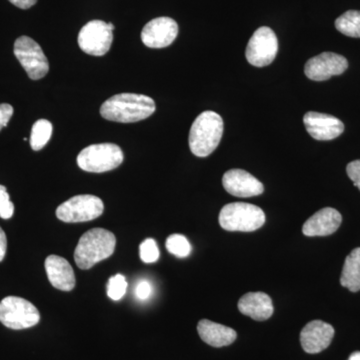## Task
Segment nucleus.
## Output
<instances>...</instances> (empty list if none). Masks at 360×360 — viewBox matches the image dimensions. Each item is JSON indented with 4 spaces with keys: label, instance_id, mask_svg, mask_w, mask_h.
I'll return each mask as SVG.
<instances>
[{
    "label": "nucleus",
    "instance_id": "1",
    "mask_svg": "<svg viewBox=\"0 0 360 360\" xmlns=\"http://www.w3.org/2000/svg\"><path fill=\"white\" fill-rule=\"evenodd\" d=\"M155 111V103L143 94H120L110 97L101 108V115L110 122L131 123L146 120Z\"/></svg>",
    "mask_w": 360,
    "mask_h": 360
},
{
    "label": "nucleus",
    "instance_id": "2",
    "mask_svg": "<svg viewBox=\"0 0 360 360\" xmlns=\"http://www.w3.org/2000/svg\"><path fill=\"white\" fill-rule=\"evenodd\" d=\"M224 120L214 111H203L196 117L189 132V148L198 158L212 155L224 134Z\"/></svg>",
    "mask_w": 360,
    "mask_h": 360
},
{
    "label": "nucleus",
    "instance_id": "3",
    "mask_svg": "<svg viewBox=\"0 0 360 360\" xmlns=\"http://www.w3.org/2000/svg\"><path fill=\"white\" fill-rule=\"evenodd\" d=\"M116 238L112 232L94 229L80 238L75 251V264L80 269H89L115 252Z\"/></svg>",
    "mask_w": 360,
    "mask_h": 360
},
{
    "label": "nucleus",
    "instance_id": "4",
    "mask_svg": "<svg viewBox=\"0 0 360 360\" xmlns=\"http://www.w3.org/2000/svg\"><path fill=\"white\" fill-rule=\"evenodd\" d=\"M264 224V210L250 203H229L219 213L220 226L227 231H255Z\"/></svg>",
    "mask_w": 360,
    "mask_h": 360
},
{
    "label": "nucleus",
    "instance_id": "5",
    "mask_svg": "<svg viewBox=\"0 0 360 360\" xmlns=\"http://www.w3.org/2000/svg\"><path fill=\"white\" fill-rule=\"evenodd\" d=\"M122 161V148L113 143L92 144L77 156L78 167L84 172L96 174L115 169Z\"/></svg>",
    "mask_w": 360,
    "mask_h": 360
},
{
    "label": "nucleus",
    "instance_id": "6",
    "mask_svg": "<svg viewBox=\"0 0 360 360\" xmlns=\"http://www.w3.org/2000/svg\"><path fill=\"white\" fill-rule=\"evenodd\" d=\"M39 309L32 302L18 296H7L0 302V322L7 328L20 330L37 326Z\"/></svg>",
    "mask_w": 360,
    "mask_h": 360
},
{
    "label": "nucleus",
    "instance_id": "7",
    "mask_svg": "<svg viewBox=\"0 0 360 360\" xmlns=\"http://www.w3.org/2000/svg\"><path fill=\"white\" fill-rule=\"evenodd\" d=\"M103 212L104 205L101 198L84 194L71 198L59 205L56 217L66 224H77L98 219Z\"/></svg>",
    "mask_w": 360,
    "mask_h": 360
},
{
    "label": "nucleus",
    "instance_id": "8",
    "mask_svg": "<svg viewBox=\"0 0 360 360\" xmlns=\"http://www.w3.org/2000/svg\"><path fill=\"white\" fill-rule=\"evenodd\" d=\"M115 25L103 20L89 21L78 34V45L89 56H103L112 44Z\"/></svg>",
    "mask_w": 360,
    "mask_h": 360
},
{
    "label": "nucleus",
    "instance_id": "9",
    "mask_svg": "<svg viewBox=\"0 0 360 360\" xmlns=\"http://www.w3.org/2000/svg\"><path fill=\"white\" fill-rule=\"evenodd\" d=\"M14 54L30 79H41L49 73V65L40 45L28 37H20L14 44Z\"/></svg>",
    "mask_w": 360,
    "mask_h": 360
},
{
    "label": "nucleus",
    "instance_id": "10",
    "mask_svg": "<svg viewBox=\"0 0 360 360\" xmlns=\"http://www.w3.org/2000/svg\"><path fill=\"white\" fill-rule=\"evenodd\" d=\"M278 40L271 28L262 26L253 33L246 47L245 56L251 65L264 68L276 58Z\"/></svg>",
    "mask_w": 360,
    "mask_h": 360
},
{
    "label": "nucleus",
    "instance_id": "11",
    "mask_svg": "<svg viewBox=\"0 0 360 360\" xmlns=\"http://www.w3.org/2000/svg\"><path fill=\"white\" fill-rule=\"evenodd\" d=\"M347 59L333 52H323L307 61L305 75L314 82H324L335 75H342L347 70Z\"/></svg>",
    "mask_w": 360,
    "mask_h": 360
},
{
    "label": "nucleus",
    "instance_id": "12",
    "mask_svg": "<svg viewBox=\"0 0 360 360\" xmlns=\"http://www.w3.org/2000/svg\"><path fill=\"white\" fill-rule=\"evenodd\" d=\"M179 34L176 21L170 18H158L149 21L141 32V40L150 49L169 46Z\"/></svg>",
    "mask_w": 360,
    "mask_h": 360
},
{
    "label": "nucleus",
    "instance_id": "13",
    "mask_svg": "<svg viewBox=\"0 0 360 360\" xmlns=\"http://www.w3.org/2000/svg\"><path fill=\"white\" fill-rule=\"evenodd\" d=\"M305 129L316 141H333L345 131V124L335 116L309 111L303 117Z\"/></svg>",
    "mask_w": 360,
    "mask_h": 360
},
{
    "label": "nucleus",
    "instance_id": "14",
    "mask_svg": "<svg viewBox=\"0 0 360 360\" xmlns=\"http://www.w3.org/2000/svg\"><path fill=\"white\" fill-rule=\"evenodd\" d=\"M222 184L227 193L236 198H252L264 191V184L243 169H231L225 172Z\"/></svg>",
    "mask_w": 360,
    "mask_h": 360
},
{
    "label": "nucleus",
    "instance_id": "15",
    "mask_svg": "<svg viewBox=\"0 0 360 360\" xmlns=\"http://www.w3.org/2000/svg\"><path fill=\"white\" fill-rule=\"evenodd\" d=\"M335 336V328L321 321H310L300 333V342L307 354H315L323 352L330 345Z\"/></svg>",
    "mask_w": 360,
    "mask_h": 360
},
{
    "label": "nucleus",
    "instance_id": "16",
    "mask_svg": "<svg viewBox=\"0 0 360 360\" xmlns=\"http://www.w3.org/2000/svg\"><path fill=\"white\" fill-rule=\"evenodd\" d=\"M342 217L335 208H322L303 224L302 232L307 236H328L340 229Z\"/></svg>",
    "mask_w": 360,
    "mask_h": 360
},
{
    "label": "nucleus",
    "instance_id": "17",
    "mask_svg": "<svg viewBox=\"0 0 360 360\" xmlns=\"http://www.w3.org/2000/svg\"><path fill=\"white\" fill-rule=\"evenodd\" d=\"M44 266L47 277L53 288L63 291H71L75 288V271L65 258L49 255L45 259Z\"/></svg>",
    "mask_w": 360,
    "mask_h": 360
},
{
    "label": "nucleus",
    "instance_id": "18",
    "mask_svg": "<svg viewBox=\"0 0 360 360\" xmlns=\"http://www.w3.org/2000/svg\"><path fill=\"white\" fill-rule=\"evenodd\" d=\"M238 309L241 314L257 321H266L274 310L271 298L264 292L246 293L239 300Z\"/></svg>",
    "mask_w": 360,
    "mask_h": 360
},
{
    "label": "nucleus",
    "instance_id": "19",
    "mask_svg": "<svg viewBox=\"0 0 360 360\" xmlns=\"http://www.w3.org/2000/svg\"><path fill=\"white\" fill-rule=\"evenodd\" d=\"M198 331L201 340L213 347L231 345L236 341L238 336L234 329L208 319H202L198 322Z\"/></svg>",
    "mask_w": 360,
    "mask_h": 360
},
{
    "label": "nucleus",
    "instance_id": "20",
    "mask_svg": "<svg viewBox=\"0 0 360 360\" xmlns=\"http://www.w3.org/2000/svg\"><path fill=\"white\" fill-rule=\"evenodd\" d=\"M340 283L352 292L360 290V248L352 250L345 259Z\"/></svg>",
    "mask_w": 360,
    "mask_h": 360
},
{
    "label": "nucleus",
    "instance_id": "21",
    "mask_svg": "<svg viewBox=\"0 0 360 360\" xmlns=\"http://www.w3.org/2000/svg\"><path fill=\"white\" fill-rule=\"evenodd\" d=\"M338 32L347 37L360 39V11H349L335 20Z\"/></svg>",
    "mask_w": 360,
    "mask_h": 360
},
{
    "label": "nucleus",
    "instance_id": "22",
    "mask_svg": "<svg viewBox=\"0 0 360 360\" xmlns=\"http://www.w3.org/2000/svg\"><path fill=\"white\" fill-rule=\"evenodd\" d=\"M52 134V124L46 120H39L33 124L30 135V146L33 150L39 151L46 146Z\"/></svg>",
    "mask_w": 360,
    "mask_h": 360
},
{
    "label": "nucleus",
    "instance_id": "23",
    "mask_svg": "<svg viewBox=\"0 0 360 360\" xmlns=\"http://www.w3.org/2000/svg\"><path fill=\"white\" fill-rule=\"evenodd\" d=\"M167 248L168 252L180 258L187 257L191 253V243L186 236L181 234H172L168 236Z\"/></svg>",
    "mask_w": 360,
    "mask_h": 360
},
{
    "label": "nucleus",
    "instance_id": "24",
    "mask_svg": "<svg viewBox=\"0 0 360 360\" xmlns=\"http://www.w3.org/2000/svg\"><path fill=\"white\" fill-rule=\"evenodd\" d=\"M127 278L122 274H116V276L110 277L108 283V295L112 300H122L127 291Z\"/></svg>",
    "mask_w": 360,
    "mask_h": 360
},
{
    "label": "nucleus",
    "instance_id": "25",
    "mask_svg": "<svg viewBox=\"0 0 360 360\" xmlns=\"http://www.w3.org/2000/svg\"><path fill=\"white\" fill-rule=\"evenodd\" d=\"M141 259L144 264H155L160 259V248L155 239L148 238L139 246Z\"/></svg>",
    "mask_w": 360,
    "mask_h": 360
},
{
    "label": "nucleus",
    "instance_id": "26",
    "mask_svg": "<svg viewBox=\"0 0 360 360\" xmlns=\"http://www.w3.org/2000/svg\"><path fill=\"white\" fill-rule=\"evenodd\" d=\"M14 205L11 202L6 186H0V217L2 219H9L13 217Z\"/></svg>",
    "mask_w": 360,
    "mask_h": 360
},
{
    "label": "nucleus",
    "instance_id": "27",
    "mask_svg": "<svg viewBox=\"0 0 360 360\" xmlns=\"http://www.w3.org/2000/svg\"><path fill=\"white\" fill-rule=\"evenodd\" d=\"M347 172L349 179L354 181V186L360 191V160H354L347 165Z\"/></svg>",
    "mask_w": 360,
    "mask_h": 360
},
{
    "label": "nucleus",
    "instance_id": "28",
    "mask_svg": "<svg viewBox=\"0 0 360 360\" xmlns=\"http://www.w3.org/2000/svg\"><path fill=\"white\" fill-rule=\"evenodd\" d=\"M151 293H153V286L148 281H141L137 283L136 288H135V295H136L139 300H148Z\"/></svg>",
    "mask_w": 360,
    "mask_h": 360
},
{
    "label": "nucleus",
    "instance_id": "29",
    "mask_svg": "<svg viewBox=\"0 0 360 360\" xmlns=\"http://www.w3.org/2000/svg\"><path fill=\"white\" fill-rule=\"evenodd\" d=\"M13 115V108L8 103L0 104V130L6 127Z\"/></svg>",
    "mask_w": 360,
    "mask_h": 360
},
{
    "label": "nucleus",
    "instance_id": "30",
    "mask_svg": "<svg viewBox=\"0 0 360 360\" xmlns=\"http://www.w3.org/2000/svg\"><path fill=\"white\" fill-rule=\"evenodd\" d=\"M7 239L6 232L0 227V262L4 259L6 255Z\"/></svg>",
    "mask_w": 360,
    "mask_h": 360
},
{
    "label": "nucleus",
    "instance_id": "31",
    "mask_svg": "<svg viewBox=\"0 0 360 360\" xmlns=\"http://www.w3.org/2000/svg\"><path fill=\"white\" fill-rule=\"evenodd\" d=\"M13 6L20 7L21 9H28L37 4V0H9Z\"/></svg>",
    "mask_w": 360,
    "mask_h": 360
},
{
    "label": "nucleus",
    "instance_id": "32",
    "mask_svg": "<svg viewBox=\"0 0 360 360\" xmlns=\"http://www.w3.org/2000/svg\"><path fill=\"white\" fill-rule=\"evenodd\" d=\"M348 360H360V352H355L354 354H350Z\"/></svg>",
    "mask_w": 360,
    "mask_h": 360
}]
</instances>
